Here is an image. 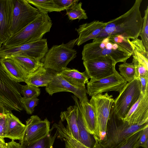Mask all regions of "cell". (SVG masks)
Segmentation results:
<instances>
[{
	"label": "cell",
	"mask_w": 148,
	"mask_h": 148,
	"mask_svg": "<svg viewBox=\"0 0 148 148\" xmlns=\"http://www.w3.org/2000/svg\"><path fill=\"white\" fill-rule=\"evenodd\" d=\"M48 50L46 39L23 44L10 48H1L0 59L15 54H23L28 56L37 61L44 57Z\"/></svg>",
	"instance_id": "obj_10"
},
{
	"label": "cell",
	"mask_w": 148,
	"mask_h": 148,
	"mask_svg": "<svg viewBox=\"0 0 148 148\" xmlns=\"http://www.w3.org/2000/svg\"><path fill=\"white\" fill-rule=\"evenodd\" d=\"M26 128L19 143L23 146L31 145L49 134L50 123L45 119L43 120L37 115H32L26 121Z\"/></svg>",
	"instance_id": "obj_12"
},
{
	"label": "cell",
	"mask_w": 148,
	"mask_h": 148,
	"mask_svg": "<svg viewBox=\"0 0 148 148\" xmlns=\"http://www.w3.org/2000/svg\"><path fill=\"white\" fill-rule=\"evenodd\" d=\"M55 3L58 6L64 8L65 10L69 9L75 4L78 3V0H54Z\"/></svg>",
	"instance_id": "obj_37"
},
{
	"label": "cell",
	"mask_w": 148,
	"mask_h": 148,
	"mask_svg": "<svg viewBox=\"0 0 148 148\" xmlns=\"http://www.w3.org/2000/svg\"><path fill=\"white\" fill-rule=\"evenodd\" d=\"M72 97L77 107V121L78 129L79 140L81 143L89 148L93 146L95 140L93 136L86 130L84 125L81 112L78 103V99L75 95Z\"/></svg>",
	"instance_id": "obj_25"
},
{
	"label": "cell",
	"mask_w": 148,
	"mask_h": 148,
	"mask_svg": "<svg viewBox=\"0 0 148 148\" xmlns=\"http://www.w3.org/2000/svg\"><path fill=\"white\" fill-rule=\"evenodd\" d=\"M39 100L37 97L26 98L23 97L21 99L23 108L29 114H31L33 113L35 107L37 105Z\"/></svg>",
	"instance_id": "obj_34"
},
{
	"label": "cell",
	"mask_w": 148,
	"mask_h": 148,
	"mask_svg": "<svg viewBox=\"0 0 148 148\" xmlns=\"http://www.w3.org/2000/svg\"><path fill=\"white\" fill-rule=\"evenodd\" d=\"M127 82L116 71L112 75L97 80L91 79L87 84L86 93L91 97L111 91L119 92Z\"/></svg>",
	"instance_id": "obj_11"
},
{
	"label": "cell",
	"mask_w": 148,
	"mask_h": 148,
	"mask_svg": "<svg viewBox=\"0 0 148 148\" xmlns=\"http://www.w3.org/2000/svg\"><path fill=\"white\" fill-rule=\"evenodd\" d=\"M83 121L87 131L93 136L95 135L96 119L93 109L89 102H80L78 100Z\"/></svg>",
	"instance_id": "obj_23"
},
{
	"label": "cell",
	"mask_w": 148,
	"mask_h": 148,
	"mask_svg": "<svg viewBox=\"0 0 148 148\" xmlns=\"http://www.w3.org/2000/svg\"><path fill=\"white\" fill-rule=\"evenodd\" d=\"M0 148H7V143L5 142L4 138H0Z\"/></svg>",
	"instance_id": "obj_42"
},
{
	"label": "cell",
	"mask_w": 148,
	"mask_h": 148,
	"mask_svg": "<svg viewBox=\"0 0 148 148\" xmlns=\"http://www.w3.org/2000/svg\"><path fill=\"white\" fill-rule=\"evenodd\" d=\"M3 43V42L0 39V49Z\"/></svg>",
	"instance_id": "obj_43"
},
{
	"label": "cell",
	"mask_w": 148,
	"mask_h": 148,
	"mask_svg": "<svg viewBox=\"0 0 148 148\" xmlns=\"http://www.w3.org/2000/svg\"><path fill=\"white\" fill-rule=\"evenodd\" d=\"M142 1V0H136L132 7L126 12L107 22L97 38L118 35L127 39L133 40L138 38L143 21L140 10Z\"/></svg>",
	"instance_id": "obj_2"
},
{
	"label": "cell",
	"mask_w": 148,
	"mask_h": 148,
	"mask_svg": "<svg viewBox=\"0 0 148 148\" xmlns=\"http://www.w3.org/2000/svg\"><path fill=\"white\" fill-rule=\"evenodd\" d=\"M130 40L118 35L95 38L84 46L82 59L87 61L106 57L112 59L116 64L125 62L133 53Z\"/></svg>",
	"instance_id": "obj_1"
},
{
	"label": "cell",
	"mask_w": 148,
	"mask_h": 148,
	"mask_svg": "<svg viewBox=\"0 0 148 148\" xmlns=\"http://www.w3.org/2000/svg\"><path fill=\"white\" fill-rule=\"evenodd\" d=\"M52 25L48 13L40 11L32 22L19 32L9 37L1 48H12L41 39L45 34L50 31Z\"/></svg>",
	"instance_id": "obj_4"
},
{
	"label": "cell",
	"mask_w": 148,
	"mask_h": 148,
	"mask_svg": "<svg viewBox=\"0 0 148 148\" xmlns=\"http://www.w3.org/2000/svg\"><path fill=\"white\" fill-rule=\"evenodd\" d=\"M7 57L13 60L30 74L34 73L43 66V63L40 61H37L25 55L18 54Z\"/></svg>",
	"instance_id": "obj_26"
},
{
	"label": "cell",
	"mask_w": 148,
	"mask_h": 148,
	"mask_svg": "<svg viewBox=\"0 0 148 148\" xmlns=\"http://www.w3.org/2000/svg\"><path fill=\"white\" fill-rule=\"evenodd\" d=\"M6 114H0V138H5L7 126Z\"/></svg>",
	"instance_id": "obj_38"
},
{
	"label": "cell",
	"mask_w": 148,
	"mask_h": 148,
	"mask_svg": "<svg viewBox=\"0 0 148 148\" xmlns=\"http://www.w3.org/2000/svg\"><path fill=\"white\" fill-rule=\"evenodd\" d=\"M65 80L71 85L78 87H85L88 82V77L85 71L80 72L75 69L67 67L59 73Z\"/></svg>",
	"instance_id": "obj_24"
},
{
	"label": "cell",
	"mask_w": 148,
	"mask_h": 148,
	"mask_svg": "<svg viewBox=\"0 0 148 148\" xmlns=\"http://www.w3.org/2000/svg\"><path fill=\"white\" fill-rule=\"evenodd\" d=\"M7 143V148H23L20 143L16 142L14 140H12Z\"/></svg>",
	"instance_id": "obj_40"
},
{
	"label": "cell",
	"mask_w": 148,
	"mask_h": 148,
	"mask_svg": "<svg viewBox=\"0 0 148 148\" xmlns=\"http://www.w3.org/2000/svg\"><path fill=\"white\" fill-rule=\"evenodd\" d=\"M22 85L12 80L0 64V102L8 110L20 112Z\"/></svg>",
	"instance_id": "obj_6"
},
{
	"label": "cell",
	"mask_w": 148,
	"mask_h": 148,
	"mask_svg": "<svg viewBox=\"0 0 148 148\" xmlns=\"http://www.w3.org/2000/svg\"><path fill=\"white\" fill-rule=\"evenodd\" d=\"M0 64L9 77L16 82H25L29 75L30 74L10 58L0 59Z\"/></svg>",
	"instance_id": "obj_19"
},
{
	"label": "cell",
	"mask_w": 148,
	"mask_h": 148,
	"mask_svg": "<svg viewBox=\"0 0 148 148\" xmlns=\"http://www.w3.org/2000/svg\"><path fill=\"white\" fill-rule=\"evenodd\" d=\"M141 32L139 35L147 51L148 52V6L144 11V16Z\"/></svg>",
	"instance_id": "obj_31"
},
{
	"label": "cell",
	"mask_w": 148,
	"mask_h": 148,
	"mask_svg": "<svg viewBox=\"0 0 148 148\" xmlns=\"http://www.w3.org/2000/svg\"><path fill=\"white\" fill-rule=\"evenodd\" d=\"M39 13L37 9L32 6L26 0H14L11 36L19 32L30 24Z\"/></svg>",
	"instance_id": "obj_9"
},
{
	"label": "cell",
	"mask_w": 148,
	"mask_h": 148,
	"mask_svg": "<svg viewBox=\"0 0 148 148\" xmlns=\"http://www.w3.org/2000/svg\"><path fill=\"white\" fill-rule=\"evenodd\" d=\"M130 125L148 123V93L141 94L123 119Z\"/></svg>",
	"instance_id": "obj_16"
},
{
	"label": "cell",
	"mask_w": 148,
	"mask_h": 148,
	"mask_svg": "<svg viewBox=\"0 0 148 148\" xmlns=\"http://www.w3.org/2000/svg\"><path fill=\"white\" fill-rule=\"evenodd\" d=\"M119 66L120 75L127 82L136 78L135 68L132 63L124 62Z\"/></svg>",
	"instance_id": "obj_28"
},
{
	"label": "cell",
	"mask_w": 148,
	"mask_h": 148,
	"mask_svg": "<svg viewBox=\"0 0 148 148\" xmlns=\"http://www.w3.org/2000/svg\"><path fill=\"white\" fill-rule=\"evenodd\" d=\"M129 42L133 49L132 63L135 68L136 78L148 76V52L141 40H130Z\"/></svg>",
	"instance_id": "obj_15"
},
{
	"label": "cell",
	"mask_w": 148,
	"mask_h": 148,
	"mask_svg": "<svg viewBox=\"0 0 148 148\" xmlns=\"http://www.w3.org/2000/svg\"><path fill=\"white\" fill-rule=\"evenodd\" d=\"M77 107L75 104L73 106H70L66 111L61 112L60 118L62 122L66 121V128L71 134L73 137L79 141V136L77 123Z\"/></svg>",
	"instance_id": "obj_22"
},
{
	"label": "cell",
	"mask_w": 148,
	"mask_h": 148,
	"mask_svg": "<svg viewBox=\"0 0 148 148\" xmlns=\"http://www.w3.org/2000/svg\"><path fill=\"white\" fill-rule=\"evenodd\" d=\"M141 83V94L144 95L148 91V76L140 77H138Z\"/></svg>",
	"instance_id": "obj_39"
},
{
	"label": "cell",
	"mask_w": 148,
	"mask_h": 148,
	"mask_svg": "<svg viewBox=\"0 0 148 148\" xmlns=\"http://www.w3.org/2000/svg\"><path fill=\"white\" fill-rule=\"evenodd\" d=\"M141 95V83L138 78L127 82L114 100L117 116L123 120Z\"/></svg>",
	"instance_id": "obj_8"
},
{
	"label": "cell",
	"mask_w": 148,
	"mask_h": 148,
	"mask_svg": "<svg viewBox=\"0 0 148 148\" xmlns=\"http://www.w3.org/2000/svg\"><path fill=\"white\" fill-rule=\"evenodd\" d=\"M116 63L108 58H99L87 61H83L85 71L89 79L97 80L114 74L116 70Z\"/></svg>",
	"instance_id": "obj_13"
},
{
	"label": "cell",
	"mask_w": 148,
	"mask_h": 148,
	"mask_svg": "<svg viewBox=\"0 0 148 148\" xmlns=\"http://www.w3.org/2000/svg\"><path fill=\"white\" fill-rule=\"evenodd\" d=\"M77 40L76 38L66 44L53 46L41 60L44 67L58 73L62 71L76 56L77 51L73 48Z\"/></svg>",
	"instance_id": "obj_5"
},
{
	"label": "cell",
	"mask_w": 148,
	"mask_h": 148,
	"mask_svg": "<svg viewBox=\"0 0 148 148\" xmlns=\"http://www.w3.org/2000/svg\"><path fill=\"white\" fill-rule=\"evenodd\" d=\"M142 130L138 131L132 135L117 146L113 148H134L140 136Z\"/></svg>",
	"instance_id": "obj_33"
},
{
	"label": "cell",
	"mask_w": 148,
	"mask_h": 148,
	"mask_svg": "<svg viewBox=\"0 0 148 148\" xmlns=\"http://www.w3.org/2000/svg\"></svg>",
	"instance_id": "obj_44"
},
{
	"label": "cell",
	"mask_w": 148,
	"mask_h": 148,
	"mask_svg": "<svg viewBox=\"0 0 148 148\" xmlns=\"http://www.w3.org/2000/svg\"><path fill=\"white\" fill-rule=\"evenodd\" d=\"M114 99L107 92L92 96L89 101L95 113L96 119L95 139L99 142L106 135L107 121Z\"/></svg>",
	"instance_id": "obj_7"
},
{
	"label": "cell",
	"mask_w": 148,
	"mask_h": 148,
	"mask_svg": "<svg viewBox=\"0 0 148 148\" xmlns=\"http://www.w3.org/2000/svg\"><path fill=\"white\" fill-rule=\"evenodd\" d=\"M92 148H89L84 145L75 139L72 140L67 145L66 148H102L99 143L96 140Z\"/></svg>",
	"instance_id": "obj_36"
},
{
	"label": "cell",
	"mask_w": 148,
	"mask_h": 148,
	"mask_svg": "<svg viewBox=\"0 0 148 148\" xmlns=\"http://www.w3.org/2000/svg\"><path fill=\"white\" fill-rule=\"evenodd\" d=\"M30 4L36 8L39 11L46 13L60 12L65 10L58 5L54 0H26Z\"/></svg>",
	"instance_id": "obj_27"
},
{
	"label": "cell",
	"mask_w": 148,
	"mask_h": 148,
	"mask_svg": "<svg viewBox=\"0 0 148 148\" xmlns=\"http://www.w3.org/2000/svg\"><path fill=\"white\" fill-rule=\"evenodd\" d=\"M45 90L50 95L60 92H71L79 99L80 102H89L85 87H78L71 85L58 73L53 80L46 87Z\"/></svg>",
	"instance_id": "obj_14"
},
{
	"label": "cell",
	"mask_w": 148,
	"mask_h": 148,
	"mask_svg": "<svg viewBox=\"0 0 148 148\" xmlns=\"http://www.w3.org/2000/svg\"><path fill=\"white\" fill-rule=\"evenodd\" d=\"M57 73L42 66L35 72L30 74L25 82L38 88L46 87L53 80Z\"/></svg>",
	"instance_id": "obj_21"
},
{
	"label": "cell",
	"mask_w": 148,
	"mask_h": 148,
	"mask_svg": "<svg viewBox=\"0 0 148 148\" xmlns=\"http://www.w3.org/2000/svg\"><path fill=\"white\" fill-rule=\"evenodd\" d=\"M21 93L24 97L26 98L37 97L40 93V90L39 88L36 86L27 84L25 86H22Z\"/></svg>",
	"instance_id": "obj_32"
},
{
	"label": "cell",
	"mask_w": 148,
	"mask_h": 148,
	"mask_svg": "<svg viewBox=\"0 0 148 148\" xmlns=\"http://www.w3.org/2000/svg\"><path fill=\"white\" fill-rule=\"evenodd\" d=\"M7 130L5 138L12 140H21L24 135L26 126L10 111L6 114Z\"/></svg>",
	"instance_id": "obj_20"
},
{
	"label": "cell",
	"mask_w": 148,
	"mask_h": 148,
	"mask_svg": "<svg viewBox=\"0 0 148 148\" xmlns=\"http://www.w3.org/2000/svg\"><path fill=\"white\" fill-rule=\"evenodd\" d=\"M82 3L80 2L75 4L71 8L67 10L66 14L69 20H80L88 18L85 11L82 7Z\"/></svg>",
	"instance_id": "obj_30"
},
{
	"label": "cell",
	"mask_w": 148,
	"mask_h": 148,
	"mask_svg": "<svg viewBox=\"0 0 148 148\" xmlns=\"http://www.w3.org/2000/svg\"><path fill=\"white\" fill-rule=\"evenodd\" d=\"M10 111L4 106V105L0 102V114L7 113Z\"/></svg>",
	"instance_id": "obj_41"
},
{
	"label": "cell",
	"mask_w": 148,
	"mask_h": 148,
	"mask_svg": "<svg viewBox=\"0 0 148 148\" xmlns=\"http://www.w3.org/2000/svg\"><path fill=\"white\" fill-rule=\"evenodd\" d=\"M142 147L144 148H148V127L144 129L134 148Z\"/></svg>",
	"instance_id": "obj_35"
},
{
	"label": "cell",
	"mask_w": 148,
	"mask_h": 148,
	"mask_svg": "<svg viewBox=\"0 0 148 148\" xmlns=\"http://www.w3.org/2000/svg\"><path fill=\"white\" fill-rule=\"evenodd\" d=\"M14 0H0V39L3 42L11 36Z\"/></svg>",
	"instance_id": "obj_17"
},
{
	"label": "cell",
	"mask_w": 148,
	"mask_h": 148,
	"mask_svg": "<svg viewBox=\"0 0 148 148\" xmlns=\"http://www.w3.org/2000/svg\"><path fill=\"white\" fill-rule=\"evenodd\" d=\"M58 134L56 131L53 135L48 134L45 137L23 148H53V145Z\"/></svg>",
	"instance_id": "obj_29"
},
{
	"label": "cell",
	"mask_w": 148,
	"mask_h": 148,
	"mask_svg": "<svg viewBox=\"0 0 148 148\" xmlns=\"http://www.w3.org/2000/svg\"><path fill=\"white\" fill-rule=\"evenodd\" d=\"M148 127V123L129 125L117 116L113 103L107 124L105 136L103 140L98 142L102 148H113L132 135Z\"/></svg>",
	"instance_id": "obj_3"
},
{
	"label": "cell",
	"mask_w": 148,
	"mask_h": 148,
	"mask_svg": "<svg viewBox=\"0 0 148 148\" xmlns=\"http://www.w3.org/2000/svg\"><path fill=\"white\" fill-rule=\"evenodd\" d=\"M106 24L107 22L94 20L80 25L76 29L79 36L75 45L79 46L88 41L97 38Z\"/></svg>",
	"instance_id": "obj_18"
}]
</instances>
